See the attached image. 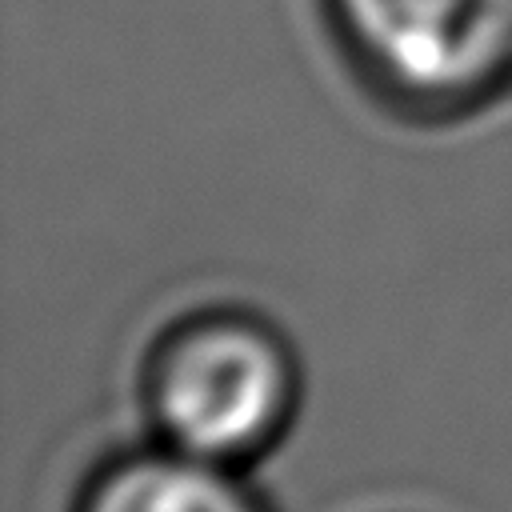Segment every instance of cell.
<instances>
[{
  "instance_id": "cell-1",
  "label": "cell",
  "mask_w": 512,
  "mask_h": 512,
  "mask_svg": "<svg viewBox=\"0 0 512 512\" xmlns=\"http://www.w3.org/2000/svg\"><path fill=\"white\" fill-rule=\"evenodd\" d=\"M136 392L148 440L248 472L288 436L304 372L272 316L248 304H200L152 336Z\"/></svg>"
},
{
  "instance_id": "cell-3",
  "label": "cell",
  "mask_w": 512,
  "mask_h": 512,
  "mask_svg": "<svg viewBox=\"0 0 512 512\" xmlns=\"http://www.w3.org/2000/svg\"><path fill=\"white\" fill-rule=\"evenodd\" d=\"M72 512H276L244 468L184 456L156 440L108 452L76 488Z\"/></svg>"
},
{
  "instance_id": "cell-2",
  "label": "cell",
  "mask_w": 512,
  "mask_h": 512,
  "mask_svg": "<svg viewBox=\"0 0 512 512\" xmlns=\"http://www.w3.org/2000/svg\"><path fill=\"white\" fill-rule=\"evenodd\" d=\"M364 80L412 116H452L512 76V0H328Z\"/></svg>"
}]
</instances>
